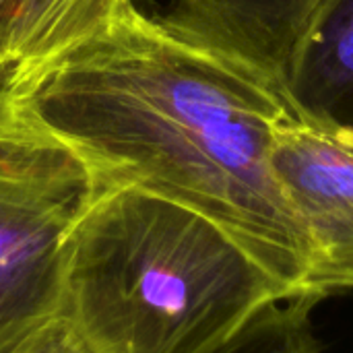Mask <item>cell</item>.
<instances>
[{
  "instance_id": "obj_1",
  "label": "cell",
  "mask_w": 353,
  "mask_h": 353,
  "mask_svg": "<svg viewBox=\"0 0 353 353\" xmlns=\"http://www.w3.org/2000/svg\"><path fill=\"white\" fill-rule=\"evenodd\" d=\"M27 103L108 184L201 213L285 300L312 302L308 244L271 168L277 128L300 114L271 72L132 4L27 85Z\"/></svg>"
},
{
  "instance_id": "obj_2",
  "label": "cell",
  "mask_w": 353,
  "mask_h": 353,
  "mask_svg": "<svg viewBox=\"0 0 353 353\" xmlns=\"http://www.w3.org/2000/svg\"><path fill=\"white\" fill-rule=\"evenodd\" d=\"M279 285L225 230L134 186H108L77 223L62 316L93 353H207Z\"/></svg>"
},
{
  "instance_id": "obj_3",
  "label": "cell",
  "mask_w": 353,
  "mask_h": 353,
  "mask_svg": "<svg viewBox=\"0 0 353 353\" xmlns=\"http://www.w3.org/2000/svg\"><path fill=\"white\" fill-rule=\"evenodd\" d=\"M108 186L0 62V353L62 316L70 236Z\"/></svg>"
},
{
  "instance_id": "obj_4",
  "label": "cell",
  "mask_w": 353,
  "mask_h": 353,
  "mask_svg": "<svg viewBox=\"0 0 353 353\" xmlns=\"http://www.w3.org/2000/svg\"><path fill=\"white\" fill-rule=\"evenodd\" d=\"M273 176L306 238L310 298L353 290V130L296 116L271 145Z\"/></svg>"
},
{
  "instance_id": "obj_5",
  "label": "cell",
  "mask_w": 353,
  "mask_h": 353,
  "mask_svg": "<svg viewBox=\"0 0 353 353\" xmlns=\"http://www.w3.org/2000/svg\"><path fill=\"white\" fill-rule=\"evenodd\" d=\"M279 85L312 122L353 130V0H321L298 33Z\"/></svg>"
},
{
  "instance_id": "obj_6",
  "label": "cell",
  "mask_w": 353,
  "mask_h": 353,
  "mask_svg": "<svg viewBox=\"0 0 353 353\" xmlns=\"http://www.w3.org/2000/svg\"><path fill=\"white\" fill-rule=\"evenodd\" d=\"M321 0H172L157 14L174 31L279 70Z\"/></svg>"
},
{
  "instance_id": "obj_7",
  "label": "cell",
  "mask_w": 353,
  "mask_h": 353,
  "mask_svg": "<svg viewBox=\"0 0 353 353\" xmlns=\"http://www.w3.org/2000/svg\"><path fill=\"white\" fill-rule=\"evenodd\" d=\"M134 0H12L0 29V62L27 87L79 46L103 35Z\"/></svg>"
},
{
  "instance_id": "obj_8",
  "label": "cell",
  "mask_w": 353,
  "mask_h": 353,
  "mask_svg": "<svg viewBox=\"0 0 353 353\" xmlns=\"http://www.w3.org/2000/svg\"><path fill=\"white\" fill-rule=\"evenodd\" d=\"M312 302H275L234 337L207 353H321L310 323Z\"/></svg>"
},
{
  "instance_id": "obj_9",
  "label": "cell",
  "mask_w": 353,
  "mask_h": 353,
  "mask_svg": "<svg viewBox=\"0 0 353 353\" xmlns=\"http://www.w3.org/2000/svg\"><path fill=\"white\" fill-rule=\"evenodd\" d=\"M14 353H93L83 339L77 335L72 325L58 316L50 325H46L39 333H35L23 347Z\"/></svg>"
},
{
  "instance_id": "obj_10",
  "label": "cell",
  "mask_w": 353,
  "mask_h": 353,
  "mask_svg": "<svg viewBox=\"0 0 353 353\" xmlns=\"http://www.w3.org/2000/svg\"><path fill=\"white\" fill-rule=\"evenodd\" d=\"M10 4H12V0H0V29H2V25L6 21V14L10 10Z\"/></svg>"
}]
</instances>
